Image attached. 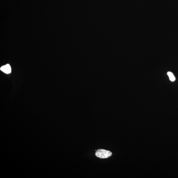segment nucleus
<instances>
[{
	"instance_id": "obj_3",
	"label": "nucleus",
	"mask_w": 178,
	"mask_h": 178,
	"mask_svg": "<svg viewBox=\"0 0 178 178\" xmlns=\"http://www.w3.org/2000/svg\"><path fill=\"white\" fill-rule=\"evenodd\" d=\"M167 75L169 77L170 80L171 82H174L175 80V77L174 74L171 72H168L167 73Z\"/></svg>"
},
{
	"instance_id": "obj_1",
	"label": "nucleus",
	"mask_w": 178,
	"mask_h": 178,
	"mask_svg": "<svg viewBox=\"0 0 178 178\" xmlns=\"http://www.w3.org/2000/svg\"><path fill=\"white\" fill-rule=\"evenodd\" d=\"M95 155L98 157L104 159L107 158L111 156L112 153L110 151L103 149H99L96 150Z\"/></svg>"
},
{
	"instance_id": "obj_2",
	"label": "nucleus",
	"mask_w": 178,
	"mask_h": 178,
	"mask_svg": "<svg viewBox=\"0 0 178 178\" xmlns=\"http://www.w3.org/2000/svg\"><path fill=\"white\" fill-rule=\"evenodd\" d=\"M2 71L3 72L6 74H9L11 72V66L7 64L1 67L0 68Z\"/></svg>"
}]
</instances>
